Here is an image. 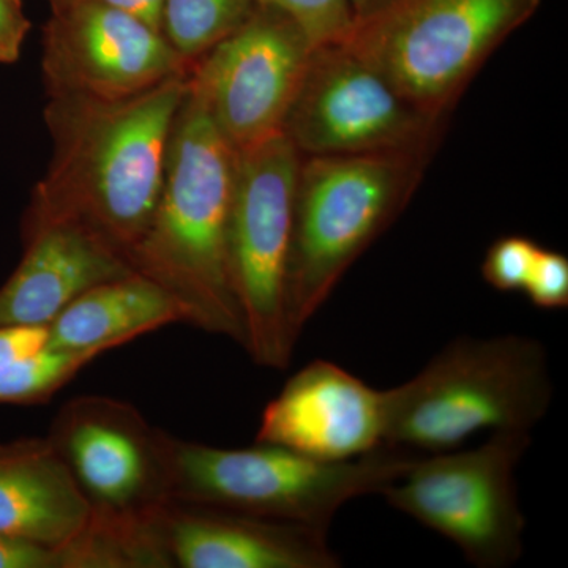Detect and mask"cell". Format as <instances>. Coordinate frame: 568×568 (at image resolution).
<instances>
[{
	"label": "cell",
	"mask_w": 568,
	"mask_h": 568,
	"mask_svg": "<svg viewBox=\"0 0 568 568\" xmlns=\"http://www.w3.org/2000/svg\"><path fill=\"white\" fill-rule=\"evenodd\" d=\"M189 81L190 73L183 74L122 100L50 99L44 121L51 163L24 223L80 224L129 261L159 203Z\"/></svg>",
	"instance_id": "cell-1"
},
{
	"label": "cell",
	"mask_w": 568,
	"mask_h": 568,
	"mask_svg": "<svg viewBox=\"0 0 568 568\" xmlns=\"http://www.w3.org/2000/svg\"><path fill=\"white\" fill-rule=\"evenodd\" d=\"M235 156L189 81L171 130L162 193L129 261L181 302L189 325L244 347L227 253Z\"/></svg>",
	"instance_id": "cell-2"
},
{
	"label": "cell",
	"mask_w": 568,
	"mask_h": 568,
	"mask_svg": "<svg viewBox=\"0 0 568 568\" xmlns=\"http://www.w3.org/2000/svg\"><path fill=\"white\" fill-rule=\"evenodd\" d=\"M547 347L528 335L458 336L384 390V446L455 450L480 432L530 433L552 402Z\"/></svg>",
	"instance_id": "cell-3"
},
{
	"label": "cell",
	"mask_w": 568,
	"mask_h": 568,
	"mask_svg": "<svg viewBox=\"0 0 568 568\" xmlns=\"http://www.w3.org/2000/svg\"><path fill=\"white\" fill-rule=\"evenodd\" d=\"M164 454L173 503L323 530L339 508L357 497L381 495L422 457L381 446L346 462H324L275 444L222 448L168 433Z\"/></svg>",
	"instance_id": "cell-4"
},
{
	"label": "cell",
	"mask_w": 568,
	"mask_h": 568,
	"mask_svg": "<svg viewBox=\"0 0 568 568\" xmlns=\"http://www.w3.org/2000/svg\"><path fill=\"white\" fill-rule=\"evenodd\" d=\"M433 156L302 155L286 275L287 321L297 342L355 261L405 211Z\"/></svg>",
	"instance_id": "cell-5"
},
{
	"label": "cell",
	"mask_w": 568,
	"mask_h": 568,
	"mask_svg": "<svg viewBox=\"0 0 568 568\" xmlns=\"http://www.w3.org/2000/svg\"><path fill=\"white\" fill-rule=\"evenodd\" d=\"M541 0H392L345 40L418 106L450 115L478 70Z\"/></svg>",
	"instance_id": "cell-6"
},
{
	"label": "cell",
	"mask_w": 568,
	"mask_h": 568,
	"mask_svg": "<svg viewBox=\"0 0 568 568\" xmlns=\"http://www.w3.org/2000/svg\"><path fill=\"white\" fill-rule=\"evenodd\" d=\"M302 155L283 133L235 156L227 253L242 321L244 349L254 364L286 369L297 339L286 310L295 183Z\"/></svg>",
	"instance_id": "cell-7"
},
{
	"label": "cell",
	"mask_w": 568,
	"mask_h": 568,
	"mask_svg": "<svg viewBox=\"0 0 568 568\" xmlns=\"http://www.w3.org/2000/svg\"><path fill=\"white\" fill-rule=\"evenodd\" d=\"M530 440V433L496 432L470 450L422 455L381 496L450 540L470 566L514 567L526 534L517 470Z\"/></svg>",
	"instance_id": "cell-8"
},
{
	"label": "cell",
	"mask_w": 568,
	"mask_h": 568,
	"mask_svg": "<svg viewBox=\"0 0 568 568\" xmlns=\"http://www.w3.org/2000/svg\"><path fill=\"white\" fill-rule=\"evenodd\" d=\"M47 437L88 503V526L133 540L162 538L173 503L162 429L130 403L82 395L59 409Z\"/></svg>",
	"instance_id": "cell-9"
},
{
	"label": "cell",
	"mask_w": 568,
	"mask_h": 568,
	"mask_svg": "<svg viewBox=\"0 0 568 568\" xmlns=\"http://www.w3.org/2000/svg\"><path fill=\"white\" fill-rule=\"evenodd\" d=\"M448 118L418 106L346 41L313 50L282 133L304 156L432 153Z\"/></svg>",
	"instance_id": "cell-10"
},
{
	"label": "cell",
	"mask_w": 568,
	"mask_h": 568,
	"mask_svg": "<svg viewBox=\"0 0 568 568\" xmlns=\"http://www.w3.org/2000/svg\"><path fill=\"white\" fill-rule=\"evenodd\" d=\"M315 48L293 17L256 2L237 29L194 62L190 88L241 151L282 133Z\"/></svg>",
	"instance_id": "cell-11"
},
{
	"label": "cell",
	"mask_w": 568,
	"mask_h": 568,
	"mask_svg": "<svg viewBox=\"0 0 568 568\" xmlns=\"http://www.w3.org/2000/svg\"><path fill=\"white\" fill-rule=\"evenodd\" d=\"M50 3L41 55L50 99H129L192 73L194 63L162 31L129 11L74 0Z\"/></svg>",
	"instance_id": "cell-12"
},
{
	"label": "cell",
	"mask_w": 568,
	"mask_h": 568,
	"mask_svg": "<svg viewBox=\"0 0 568 568\" xmlns=\"http://www.w3.org/2000/svg\"><path fill=\"white\" fill-rule=\"evenodd\" d=\"M384 390L339 365L315 361L290 377L264 407L256 443L346 462L384 446Z\"/></svg>",
	"instance_id": "cell-13"
},
{
	"label": "cell",
	"mask_w": 568,
	"mask_h": 568,
	"mask_svg": "<svg viewBox=\"0 0 568 568\" xmlns=\"http://www.w3.org/2000/svg\"><path fill=\"white\" fill-rule=\"evenodd\" d=\"M328 530L171 503L163 536L179 568H338Z\"/></svg>",
	"instance_id": "cell-14"
},
{
	"label": "cell",
	"mask_w": 568,
	"mask_h": 568,
	"mask_svg": "<svg viewBox=\"0 0 568 568\" xmlns=\"http://www.w3.org/2000/svg\"><path fill=\"white\" fill-rule=\"evenodd\" d=\"M133 272L121 253L80 224L24 223V256L0 290V327L50 325L85 291Z\"/></svg>",
	"instance_id": "cell-15"
},
{
	"label": "cell",
	"mask_w": 568,
	"mask_h": 568,
	"mask_svg": "<svg viewBox=\"0 0 568 568\" xmlns=\"http://www.w3.org/2000/svg\"><path fill=\"white\" fill-rule=\"evenodd\" d=\"M91 510L48 437L0 446V536L62 548Z\"/></svg>",
	"instance_id": "cell-16"
},
{
	"label": "cell",
	"mask_w": 568,
	"mask_h": 568,
	"mask_svg": "<svg viewBox=\"0 0 568 568\" xmlns=\"http://www.w3.org/2000/svg\"><path fill=\"white\" fill-rule=\"evenodd\" d=\"M171 324H189L181 302L159 283L133 272L74 298L48 325V345L102 355Z\"/></svg>",
	"instance_id": "cell-17"
},
{
	"label": "cell",
	"mask_w": 568,
	"mask_h": 568,
	"mask_svg": "<svg viewBox=\"0 0 568 568\" xmlns=\"http://www.w3.org/2000/svg\"><path fill=\"white\" fill-rule=\"evenodd\" d=\"M256 0H163L162 32L183 59L200 61L237 29Z\"/></svg>",
	"instance_id": "cell-18"
},
{
	"label": "cell",
	"mask_w": 568,
	"mask_h": 568,
	"mask_svg": "<svg viewBox=\"0 0 568 568\" xmlns=\"http://www.w3.org/2000/svg\"><path fill=\"white\" fill-rule=\"evenodd\" d=\"M100 354L44 345L0 372V403L41 405Z\"/></svg>",
	"instance_id": "cell-19"
},
{
	"label": "cell",
	"mask_w": 568,
	"mask_h": 568,
	"mask_svg": "<svg viewBox=\"0 0 568 568\" xmlns=\"http://www.w3.org/2000/svg\"><path fill=\"white\" fill-rule=\"evenodd\" d=\"M256 2L268 3L293 17L315 47L345 41L354 28L351 0H256Z\"/></svg>",
	"instance_id": "cell-20"
},
{
	"label": "cell",
	"mask_w": 568,
	"mask_h": 568,
	"mask_svg": "<svg viewBox=\"0 0 568 568\" xmlns=\"http://www.w3.org/2000/svg\"><path fill=\"white\" fill-rule=\"evenodd\" d=\"M538 248L532 239L510 234L497 239L489 246L481 263V276L500 293L525 290Z\"/></svg>",
	"instance_id": "cell-21"
},
{
	"label": "cell",
	"mask_w": 568,
	"mask_h": 568,
	"mask_svg": "<svg viewBox=\"0 0 568 568\" xmlns=\"http://www.w3.org/2000/svg\"><path fill=\"white\" fill-rule=\"evenodd\" d=\"M530 304L544 312L568 308V257L540 246L525 286Z\"/></svg>",
	"instance_id": "cell-22"
},
{
	"label": "cell",
	"mask_w": 568,
	"mask_h": 568,
	"mask_svg": "<svg viewBox=\"0 0 568 568\" xmlns=\"http://www.w3.org/2000/svg\"><path fill=\"white\" fill-rule=\"evenodd\" d=\"M29 31L31 21L22 10L21 0H0V63H13L20 59Z\"/></svg>",
	"instance_id": "cell-23"
},
{
	"label": "cell",
	"mask_w": 568,
	"mask_h": 568,
	"mask_svg": "<svg viewBox=\"0 0 568 568\" xmlns=\"http://www.w3.org/2000/svg\"><path fill=\"white\" fill-rule=\"evenodd\" d=\"M48 325H7L0 327V372L18 358L40 349L48 343Z\"/></svg>",
	"instance_id": "cell-24"
},
{
	"label": "cell",
	"mask_w": 568,
	"mask_h": 568,
	"mask_svg": "<svg viewBox=\"0 0 568 568\" xmlns=\"http://www.w3.org/2000/svg\"><path fill=\"white\" fill-rule=\"evenodd\" d=\"M0 568H59L58 552L32 541L0 536Z\"/></svg>",
	"instance_id": "cell-25"
},
{
	"label": "cell",
	"mask_w": 568,
	"mask_h": 568,
	"mask_svg": "<svg viewBox=\"0 0 568 568\" xmlns=\"http://www.w3.org/2000/svg\"><path fill=\"white\" fill-rule=\"evenodd\" d=\"M74 2L99 3V6L129 11L162 31L163 0H74Z\"/></svg>",
	"instance_id": "cell-26"
},
{
	"label": "cell",
	"mask_w": 568,
	"mask_h": 568,
	"mask_svg": "<svg viewBox=\"0 0 568 568\" xmlns=\"http://www.w3.org/2000/svg\"><path fill=\"white\" fill-rule=\"evenodd\" d=\"M392 0H351L353 6L354 22L364 20L369 14L376 13L377 10L386 7Z\"/></svg>",
	"instance_id": "cell-27"
}]
</instances>
